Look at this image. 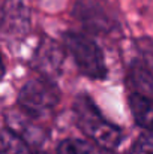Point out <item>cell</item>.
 Instances as JSON below:
<instances>
[{"mask_svg": "<svg viewBox=\"0 0 153 154\" xmlns=\"http://www.w3.org/2000/svg\"><path fill=\"white\" fill-rule=\"evenodd\" d=\"M72 108L78 127L89 139L93 141V144L113 150L122 142V129L110 123L89 96H77Z\"/></svg>", "mask_w": 153, "mask_h": 154, "instance_id": "1", "label": "cell"}, {"mask_svg": "<svg viewBox=\"0 0 153 154\" xmlns=\"http://www.w3.org/2000/svg\"><path fill=\"white\" fill-rule=\"evenodd\" d=\"M63 45L74 58L80 72L92 79H104L107 76V64L101 48L86 35L66 32L63 35Z\"/></svg>", "mask_w": 153, "mask_h": 154, "instance_id": "2", "label": "cell"}, {"mask_svg": "<svg viewBox=\"0 0 153 154\" xmlns=\"http://www.w3.org/2000/svg\"><path fill=\"white\" fill-rule=\"evenodd\" d=\"M60 100L59 90L47 78H33L29 79L20 90L18 103L21 111L32 117L41 118L48 115Z\"/></svg>", "mask_w": 153, "mask_h": 154, "instance_id": "3", "label": "cell"}, {"mask_svg": "<svg viewBox=\"0 0 153 154\" xmlns=\"http://www.w3.org/2000/svg\"><path fill=\"white\" fill-rule=\"evenodd\" d=\"M74 15L93 33H107L113 27L110 15H107L96 0H78Z\"/></svg>", "mask_w": 153, "mask_h": 154, "instance_id": "4", "label": "cell"}, {"mask_svg": "<svg viewBox=\"0 0 153 154\" xmlns=\"http://www.w3.org/2000/svg\"><path fill=\"white\" fill-rule=\"evenodd\" d=\"M3 30L11 35H24L29 30V11L21 0H9L3 5Z\"/></svg>", "mask_w": 153, "mask_h": 154, "instance_id": "5", "label": "cell"}, {"mask_svg": "<svg viewBox=\"0 0 153 154\" xmlns=\"http://www.w3.org/2000/svg\"><path fill=\"white\" fill-rule=\"evenodd\" d=\"M62 60H63V54L62 50L57 47V44L53 41H45L35 57V67L45 78H51L57 75Z\"/></svg>", "mask_w": 153, "mask_h": 154, "instance_id": "6", "label": "cell"}, {"mask_svg": "<svg viewBox=\"0 0 153 154\" xmlns=\"http://www.w3.org/2000/svg\"><path fill=\"white\" fill-rule=\"evenodd\" d=\"M129 106L135 123L144 130H153V97L132 91Z\"/></svg>", "mask_w": 153, "mask_h": 154, "instance_id": "7", "label": "cell"}, {"mask_svg": "<svg viewBox=\"0 0 153 154\" xmlns=\"http://www.w3.org/2000/svg\"><path fill=\"white\" fill-rule=\"evenodd\" d=\"M129 79L135 93L153 97V70L143 60L132 63L129 69Z\"/></svg>", "mask_w": 153, "mask_h": 154, "instance_id": "8", "label": "cell"}, {"mask_svg": "<svg viewBox=\"0 0 153 154\" xmlns=\"http://www.w3.org/2000/svg\"><path fill=\"white\" fill-rule=\"evenodd\" d=\"M57 154H114L111 150L99 147L96 144H92L89 141L77 139V138H68L63 139L59 147Z\"/></svg>", "mask_w": 153, "mask_h": 154, "instance_id": "9", "label": "cell"}, {"mask_svg": "<svg viewBox=\"0 0 153 154\" xmlns=\"http://www.w3.org/2000/svg\"><path fill=\"white\" fill-rule=\"evenodd\" d=\"M2 145H3V153L5 154H42V153L35 151L32 148V145H29L23 138L15 135L8 127L3 129Z\"/></svg>", "mask_w": 153, "mask_h": 154, "instance_id": "10", "label": "cell"}, {"mask_svg": "<svg viewBox=\"0 0 153 154\" xmlns=\"http://www.w3.org/2000/svg\"><path fill=\"white\" fill-rule=\"evenodd\" d=\"M129 154H153V130H146L140 135Z\"/></svg>", "mask_w": 153, "mask_h": 154, "instance_id": "11", "label": "cell"}]
</instances>
